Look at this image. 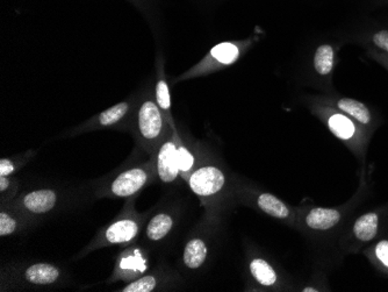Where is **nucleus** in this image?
Returning <instances> with one entry per match:
<instances>
[{"mask_svg":"<svg viewBox=\"0 0 388 292\" xmlns=\"http://www.w3.org/2000/svg\"><path fill=\"white\" fill-rule=\"evenodd\" d=\"M330 131L341 140H349L355 134V125L346 115H334L328 120Z\"/></svg>","mask_w":388,"mask_h":292,"instance_id":"16","label":"nucleus"},{"mask_svg":"<svg viewBox=\"0 0 388 292\" xmlns=\"http://www.w3.org/2000/svg\"><path fill=\"white\" fill-rule=\"evenodd\" d=\"M191 190L199 197H212L225 187L223 171L214 165H204L193 171L189 177Z\"/></svg>","mask_w":388,"mask_h":292,"instance_id":"3","label":"nucleus"},{"mask_svg":"<svg viewBox=\"0 0 388 292\" xmlns=\"http://www.w3.org/2000/svg\"><path fill=\"white\" fill-rule=\"evenodd\" d=\"M257 205L264 214L277 219H286L290 216V209L284 202L271 194H261L257 197Z\"/></svg>","mask_w":388,"mask_h":292,"instance_id":"11","label":"nucleus"},{"mask_svg":"<svg viewBox=\"0 0 388 292\" xmlns=\"http://www.w3.org/2000/svg\"><path fill=\"white\" fill-rule=\"evenodd\" d=\"M157 286V279L153 275L142 276L133 282L128 283L122 292H151L155 290Z\"/></svg>","mask_w":388,"mask_h":292,"instance_id":"20","label":"nucleus"},{"mask_svg":"<svg viewBox=\"0 0 388 292\" xmlns=\"http://www.w3.org/2000/svg\"><path fill=\"white\" fill-rule=\"evenodd\" d=\"M61 270L50 263H35L23 271V279L33 286H50L59 281Z\"/></svg>","mask_w":388,"mask_h":292,"instance_id":"7","label":"nucleus"},{"mask_svg":"<svg viewBox=\"0 0 388 292\" xmlns=\"http://www.w3.org/2000/svg\"><path fill=\"white\" fill-rule=\"evenodd\" d=\"M173 228V218L169 214H158L148 223L146 235L153 243L167 237Z\"/></svg>","mask_w":388,"mask_h":292,"instance_id":"10","label":"nucleus"},{"mask_svg":"<svg viewBox=\"0 0 388 292\" xmlns=\"http://www.w3.org/2000/svg\"><path fill=\"white\" fill-rule=\"evenodd\" d=\"M177 156H178L180 174L185 177L194 165V156L185 146L180 144L178 138H177Z\"/></svg>","mask_w":388,"mask_h":292,"instance_id":"21","label":"nucleus"},{"mask_svg":"<svg viewBox=\"0 0 388 292\" xmlns=\"http://www.w3.org/2000/svg\"><path fill=\"white\" fill-rule=\"evenodd\" d=\"M16 169L17 167L8 158L0 160V176H10L11 174H13Z\"/></svg>","mask_w":388,"mask_h":292,"instance_id":"25","label":"nucleus"},{"mask_svg":"<svg viewBox=\"0 0 388 292\" xmlns=\"http://www.w3.org/2000/svg\"><path fill=\"white\" fill-rule=\"evenodd\" d=\"M208 255V248L200 238H193L186 243L183 254V262L189 269H199L204 266Z\"/></svg>","mask_w":388,"mask_h":292,"instance_id":"9","label":"nucleus"},{"mask_svg":"<svg viewBox=\"0 0 388 292\" xmlns=\"http://www.w3.org/2000/svg\"><path fill=\"white\" fill-rule=\"evenodd\" d=\"M341 220L339 211L335 209L317 207L310 211L306 216L307 226L315 230H327L336 226Z\"/></svg>","mask_w":388,"mask_h":292,"instance_id":"8","label":"nucleus"},{"mask_svg":"<svg viewBox=\"0 0 388 292\" xmlns=\"http://www.w3.org/2000/svg\"><path fill=\"white\" fill-rule=\"evenodd\" d=\"M128 110H129L128 103L122 102L120 104H117L99 115V124L102 126L114 125L117 122H120L124 115H127Z\"/></svg>","mask_w":388,"mask_h":292,"instance_id":"18","label":"nucleus"},{"mask_svg":"<svg viewBox=\"0 0 388 292\" xmlns=\"http://www.w3.org/2000/svg\"><path fill=\"white\" fill-rule=\"evenodd\" d=\"M151 178V165H140L124 171L110 185V194L114 197L128 198L142 190Z\"/></svg>","mask_w":388,"mask_h":292,"instance_id":"2","label":"nucleus"},{"mask_svg":"<svg viewBox=\"0 0 388 292\" xmlns=\"http://www.w3.org/2000/svg\"><path fill=\"white\" fill-rule=\"evenodd\" d=\"M156 104L160 111L167 119L170 117V107H171V98H170L169 86L164 79H160L156 86Z\"/></svg>","mask_w":388,"mask_h":292,"instance_id":"19","label":"nucleus"},{"mask_svg":"<svg viewBox=\"0 0 388 292\" xmlns=\"http://www.w3.org/2000/svg\"><path fill=\"white\" fill-rule=\"evenodd\" d=\"M375 254L380 261H382L386 267H388V241L384 240L375 247Z\"/></svg>","mask_w":388,"mask_h":292,"instance_id":"24","label":"nucleus"},{"mask_svg":"<svg viewBox=\"0 0 388 292\" xmlns=\"http://www.w3.org/2000/svg\"><path fill=\"white\" fill-rule=\"evenodd\" d=\"M379 218L375 214H366L358 218L353 225L355 238L363 243L375 239L378 233Z\"/></svg>","mask_w":388,"mask_h":292,"instance_id":"13","label":"nucleus"},{"mask_svg":"<svg viewBox=\"0 0 388 292\" xmlns=\"http://www.w3.org/2000/svg\"><path fill=\"white\" fill-rule=\"evenodd\" d=\"M334 53L333 47L329 45H323L319 47L314 56V68L317 74L321 76L329 75L334 68Z\"/></svg>","mask_w":388,"mask_h":292,"instance_id":"15","label":"nucleus"},{"mask_svg":"<svg viewBox=\"0 0 388 292\" xmlns=\"http://www.w3.org/2000/svg\"><path fill=\"white\" fill-rule=\"evenodd\" d=\"M372 41L380 49L388 52V30H384L377 32L372 37Z\"/></svg>","mask_w":388,"mask_h":292,"instance_id":"23","label":"nucleus"},{"mask_svg":"<svg viewBox=\"0 0 388 292\" xmlns=\"http://www.w3.org/2000/svg\"><path fill=\"white\" fill-rule=\"evenodd\" d=\"M157 176L164 184L172 183L180 176V165L177 156V136L162 142L157 149Z\"/></svg>","mask_w":388,"mask_h":292,"instance_id":"4","label":"nucleus"},{"mask_svg":"<svg viewBox=\"0 0 388 292\" xmlns=\"http://www.w3.org/2000/svg\"><path fill=\"white\" fill-rule=\"evenodd\" d=\"M250 274L254 281L263 286H274L278 281V275L274 267L263 259H254L250 262Z\"/></svg>","mask_w":388,"mask_h":292,"instance_id":"12","label":"nucleus"},{"mask_svg":"<svg viewBox=\"0 0 388 292\" xmlns=\"http://www.w3.org/2000/svg\"><path fill=\"white\" fill-rule=\"evenodd\" d=\"M10 184L8 176H0V191L1 192H5L10 187Z\"/></svg>","mask_w":388,"mask_h":292,"instance_id":"26","label":"nucleus"},{"mask_svg":"<svg viewBox=\"0 0 388 292\" xmlns=\"http://www.w3.org/2000/svg\"><path fill=\"white\" fill-rule=\"evenodd\" d=\"M140 221L136 217L124 216L119 218L104 230L102 246L131 243L140 233Z\"/></svg>","mask_w":388,"mask_h":292,"instance_id":"5","label":"nucleus"},{"mask_svg":"<svg viewBox=\"0 0 388 292\" xmlns=\"http://www.w3.org/2000/svg\"><path fill=\"white\" fill-rule=\"evenodd\" d=\"M211 55L222 64H232L237 59L240 49L234 43H220L211 50Z\"/></svg>","mask_w":388,"mask_h":292,"instance_id":"17","label":"nucleus"},{"mask_svg":"<svg viewBox=\"0 0 388 292\" xmlns=\"http://www.w3.org/2000/svg\"><path fill=\"white\" fill-rule=\"evenodd\" d=\"M304 291H317V290L312 289V288H307V289H305Z\"/></svg>","mask_w":388,"mask_h":292,"instance_id":"27","label":"nucleus"},{"mask_svg":"<svg viewBox=\"0 0 388 292\" xmlns=\"http://www.w3.org/2000/svg\"><path fill=\"white\" fill-rule=\"evenodd\" d=\"M23 207L30 214H48L56 206L57 194L52 189L30 191L23 197Z\"/></svg>","mask_w":388,"mask_h":292,"instance_id":"6","label":"nucleus"},{"mask_svg":"<svg viewBox=\"0 0 388 292\" xmlns=\"http://www.w3.org/2000/svg\"><path fill=\"white\" fill-rule=\"evenodd\" d=\"M137 135L141 145L151 151L162 145L165 134V119L156 103L146 100L137 113Z\"/></svg>","mask_w":388,"mask_h":292,"instance_id":"1","label":"nucleus"},{"mask_svg":"<svg viewBox=\"0 0 388 292\" xmlns=\"http://www.w3.org/2000/svg\"><path fill=\"white\" fill-rule=\"evenodd\" d=\"M19 226V223L16 218L12 217L10 214L1 211L0 214V235L8 237L11 234L16 233Z\"/></svg>","mask_w":388,"mask_h":292,"instance_id":"22","label":"nucleus"},{"mask_svg":"<svg viewBox=\"0 0 388 292\" xmlns=\"http://www.w3.org/2000/svg\"><path fill=\"white\" fill-rule=\"evenodd\" d=\"M337 106H339L341 111L349 115L350 117H353L360 124L368 125L371 122V113L362 102L351 98H343L339 100Z\"/></svg>","mask_w":388,"mask_h":292,"instance_id":"14","label":"nucleus"}]
</instances>
